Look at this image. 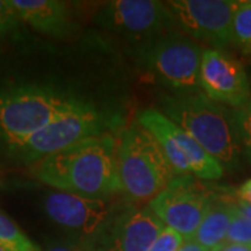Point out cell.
I'll return each mask as SVG.
<instances>
[{
    "label": "cell",
    "instance_id": "8",
    "mask_svg": "<svg viewBox=\"0 0 251 251\" xmlns=\"http://www.w3.org/2000/svg\"><path fill=\"white\" fill-rule=\"evenodd\" d=\"M237 3L233 0L166 1L177 31L216 50L233 46L232 23Z\"/></svg>",
    "mask_w": 251,
    "mask_h": 251
},
{
    "label": "cell",
    "instance_id": "3",
    "mask_svg": "<svg viewBox=\"0 0 251 251\" xmlns=\"http://www.w3.org/2000/svg\"><path fill=\"white\" fill-rule=\"evenodd\" d=\"M158 110L183 128L224 168L233 169L240 162L242 145L229 110L201 91L165 95Z\"/></svg>",
    "mask_w": 251,
    "mask_h": 251
},
{
    "label": "cell",
    "instance_id": "13",
    "mask_svg": "<svg viewBox=\"0 0 251 251\" xmlns=\"http://www.w3.org/2000/svg\"><path fill=\"white\" fill-rule=\"evenodd\" d=\"M44 208L54 224L88 236L98 233L115 211L103 198L81 197L63 191L48 194Z\"/></svg>",
    "mask_w": 251,
    "mask_h": 251
},
{
    "label": "cell",
    "instance_id": "10",
    "mask_svg": "<svg viewBox=\"0 0 251 251\" xmlns=\"http://www.w3.org/2000/svg\"><path fill=\"white\" fill-rule=\"evenodd\" d=\"M99 27L122 35L151 39L175 28L166 1L113 0L95 14Z\"/></svg>",
    "mask_w": 251,
    "mask_h": 251
},
{
    "label": "cell",
    "instance_id": "27",
    "mask_svg": "<svg viewBox=\"0 0 251 251\" xmlns=\"http://www.w3.org/2000/svg\"><path fill=\"white\" fill-rule=\"evenodd\" d=\"M249 1H250V3H251V0H249Z\"/></svg>",
    "mask_w": 251,
    "mask_h": 251
},
{
    "label": "cell",
    "instance_id": "15",
    "mask_svg": "<svg viewBox=\"0 0 251 251\" xmlns=\"http://www.w3.org/2000/svg\"><path fill=\"white\" fill-rule=\"evenodd\" d=\"M234 206L226 201H214L191 240L206 251L224 249Z\"/></svg>",
    "mask_w": 251,
    "mask_h": 251
},
{
    "label": "cell",
    "instance_id": "19",
    "mask_svg": "<svg viewBox=\"0 0 251 251\" xmlns=\"http://www.w3.org/2000/svg\"><path fill=\"white\" fill-rule=\"evenodd\" d=\"M232 116L239 143L251 155V97L243 106L234 109Z\"/></svg>",
    "mask_w": 251,
    "mask_h": 251
},
{
    "label": "cell",
    "instance_id": "22",
    "mask_svg": "<svg viewBox=\"0 0 251 251\" xmlns=\"http://www.w3.org/2000/svg\"><path fill=\"white\" fill-rule=\"evenodd\" d=\"M237 197L240 198V202L246 205H251V179L243 183L237 190Z\"/></svg>",
    "mask_w": 251,
    "mask_h": 251
},
{
    "label": "cell",
    "instance_id": "11",
    "mask_svg": "<svg viewBox=\"0 0 251 251\" xmlns=\"http://www.w3.org/2000/svg\"><path fill=\"white\" fill-rule=\"evenodd\" d=\"M163 229L150 208L126 209L112 216L88 246L91 251H148Z\"/></svg>",
    "mask_w": 251,
    "mask_h": 251
},
{
    "label": "cell",
    "instance_id": "24",
    "mask_svg": "<svg viewBox=\"0 0 251 251\" xmlns=\"http://www.w3.org/2000/svg\"><path fill=\"white\" fill-rule=\"evenodd\" d=\"M219 251H251L249 246H240V244H226L224 249Z\"/></svg>",
    "mask_w": 251,
    "mask_h": 251
},
{
    "label": "cell",
    "instance_id": "18",
    "mask_svg": "<svg viewBox=\"0 0 251 251\" xmlns=\"http://www.w3.org/2000/svg\"><path fill=\"white\" fill-rule=\"evenodd\" d=\"M226 244H240L251 247V218L246 215L237 205L233 209L232 222L226 236Z\"/></svg>",
    "mask_w": 251,
    "mask_h": 251
},
{
    "label": "cell",
    "instance_id": "12",
    "mask_svg": "<svg viewBox=\"0 0 251 251\" xmlns=\"http://www.w3.org/2000/svg\"><path fill=\"white\" fill-rule=\"evenodd\" d=\"M200 87L211 100L237 109L251 97V87L243 64L225 50L205 49L200 69Z\"/></svg>",
    "mask_w": 251,
    "mask_h": 251
},
{
    "label": "cell",
    "instance_id": "26",
    "mask_svg": "<svg viewBox=\"0 0 251 251\" xmlns=\"http://www.w3.org/2000/svg\"><path fill=\"white\" fill-rule=\"evenodd\" d=\"M0 251H9V250H6L4 247H1V246H0Z\"/></svg>",
    "mask_w": 251,
    "mask_h": 251
},
{
    "label": "cell",
    "instance_id": "25",
    "mask_svg": "<svg viewBox=\"0 0 251 251\" xmlns=\"http://www.w3.org/2000/svg\"><path fill=\"white\" fill-rule=\"evenodd\" d=\"M239 208H240L243 212L249 216V218H251V205H246V204H242V202H240V204H239Z\"/></svg>",
    "mask_w": 251,
    "mask_h": 251
},
{
    "label": "cell",
    "instance_id": "21",
    "mask_svg": "<svg viewBox=\"0 0 251 251\" xmlns=\"http://www.w3.org/2000/svg\"><path fill=\"white\" fill-rule=\"evenodd\" d=\"M184 242L186 240L183 239V236L169 227H165L148 251H179Z\"/></svg>",
    "mask_w": 251,
    "mask_h": 251
},
{
    "label": "cell",
    "instance_id": "16",
    "mask_svg": "<svg viewBox=\"0 0 251 251\" xmlns=\"http://www.w3.org/2000/svg\"><path fill=\"white\" fill-rule=\"evenodd\" d=\"M233 46L243 53L251 52V3L249 0L239 1L232 23Z\"/></svg>",
    "mask_w": 251,
    "mask_h": 251
},
{
    "label": "cell",
    "instance_id": "1",
    "mask_svg": "<svg viewBox=\"0 0 251 251\" xmlns=\"http://www.w3.org/2000/svg\"><path fill=\"white\" fill-rule=\"evenodd\" d=\"M115 134L84 140L32 163V175L57 191L103 198L122 191Z\"/></svg>",
    "mask_w": 251,
    "mask_h": 251
},
{
    "label": "cell",
    "instance_id": "4",
    "mask_svg": "<svg viewBox=\"0 0 251 251\" xmlns=\"http://www.w3.org/2000/svg\"><path fill=\"white\" fill-rule=\"evenodd\" d=\"M117 173L122 190L135 200H152L179 176L153 135L137 122L122 131Z\"/></svg>",
    "mask_w": 251,
    "mask_h": 251
},
{
    "label": "cell",
    "instance_id": "6",
    "mask_svg": "<svg viewBox=\"0 0 251 251\" xmlns=\"http://www.w3.org/2000/svg\"><path fill=\"white\" fill-rule=\"evenodd\" d=\"M122 123L123 119L120 115L92 103L56 119L45 128L31 135L25 143L14 148L13 152L20 161L34 163L84 140L115 134Z\"/></svg>",
    "mask_w": 251,
    "mask_h": 251
},
{
    "label": "cell",
    "instance_id": "9",
    "mask_svg": "<svg viewBox=\"0 0 251 251\" xmlns=\"http://www.w3.org/2000/svg\"><path fill=\"white\" fill-rule=\"evenodd\" d=\"M214 202L211 193L198 186L193 176H177L150 201V211L165 227L191 240Z\"/></svg>",
    "mask_w": 251,
    "mask_h": 251
},
{
    "label": "cell",
    "instance_id": "7",
    "mask_svg": "<svg viewBox=\"0 0 251 251\" xmlns=\"http://www.w3.org/2000/svg\"><path fill=\"white\" fill-rule=\"evenodd\" d=\"M135 119L138 125L153 135L179 176L194 175L204 180H218L224 176V166L158 109L141 110Z\"/></svg>",
    "mask_w": 251,
    "mask_h": 251
},
{
    "label": "cell",
    "instance_id": "20",
    "mask_svg": "<svg viewBox=\"0 0 251 251\" xmlns=\"http://www.w3.org/2000/svg\"><path fill=\"white\" fill-rule=\"evenodd\" d=\"M23 21L13 9L10 0H0V39L16 35L21 31Z\"/></svg>",
    "mask_w": 251,
    "mask_h": 251
},
{
    "label": "cell",
    "instance_id": "2",
    "mask_svg": "<svg viewBox=\"0 0 251 251\" xmlns=\"http://www.w3.org/2000/svg\"><path fill=\"white\" fill-rule=\"evenodd\" d=\"M72 90L18 84L0 90V140L13 151L56 119L92 105Z\"/></svg>",
    "mask_w": 251,
    "mask_h": 251
},
{
    "label": "cell",
    "instance_id": "23",
    "mask_svg": "<svg viewBox=\"0 0 251 251\" xmlns=\"http://www.w3.org/2000/svg\"><path fill=\"white\" fill-rule=\"evenodd\" d=\"M48 251H91L90 246L87 247H80V246H56Z\"/></svg>",
    "mask_w": 251,
    "mask_h": 251
},
{
    "label": "cell",
    "instance_id": "14",
    "mask_svg": "<svg viewBox=\"0 0 251 251\" xmlns=\"http://www.w3.org/2000/svg\"><path fill=\"white\" fill-rule=\"evenodd\" d=\"M23 23L52 38H67L75 32L70 6L60 0H10Z\"/></svg>",
    "mask_w": 251,
    "mask_h": 251
},
{
    "label": "cell",
    "instance_id": "5",
    "mask_svg": "<svg viewBox=\"0 0 251 251\" xmlns=\"http://www.w3.org/2000/svg\"><path fill=\"white\" fill-rule=\"evenodd\" d=\"M202 48L194 39L172 29L144 41L137 49L138 62L155 82L173 94L201 91Z\"/></svg>",
    "mask_w": 251,
    "mask_h": 251
},
{
    "label": "cell",
    "instance_id": "17",
    "mask_svg": "<svg viewBox=\"0 0 251 251\" xmlns=\"http://www.w3.org/2000/svg\"><path fill=\"white\" fill-rule=\"evenodd\" d=\"M0 246L9 251H39L9 216L0 211Z\"/></svg>",
    "mask_w": 251,
    "mask_h": 251
}]
</instances>
